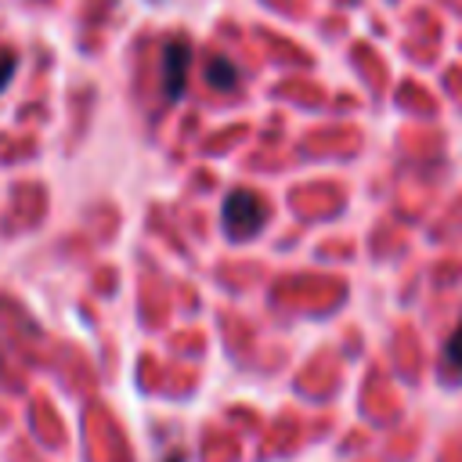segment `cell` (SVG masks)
<instances>
[{"instance_id": "obj_1", "label": "cell", "mask_w": 462, "mask_h": 462, "mask_svg": "<svg viewBox=\"0 0 462 462\" xmlns=\"http://www.w3.org/2000/svg\"><path fill=\"white\" fill-rule=\"evenodd\" d=\"M220 217H224L227 238H235V242H245L263 227V206H260V199L253 191H231L224 199Z\"/></svg>"}, {"instance_id": "obj_2", "label": "cell", "mask_w": 462, "mask_h": 462, "mask_svg": "<svg viewBox=\"0 0 462 462\" xmlns=\"http://www.w3.org/2000/svg\"><path fill=\"white\" fill-rule=\"evenodd\" d=\"M188 61H191V47L184 40H170L162 47V97L166 101H180L184 83H188Z\"/></svg>"}, {"instance_id": "obj_3", "label": "cell", "mask_w": 462, "mask_h": 462, "mask_svg": "<svg viewBox=\"0 0 462 462\" xmlns=\"http://www.w3.org/2000/svg\"><path fill=\"white\" fill-rule=\"evenodd\" d=\"M440 383H448L451 390L462 386V321H458V328L448 336V343L440 350Z\"/></svg>"}, {"instance_id": "obj_4", "label": "cell", "mask_w": 462, "mask_h": 462, "mask_svg": "<svg viewBox=\"0 0 462 462\" xmlns=\"http://www.w3.org/2000/svg\"><path fill=\"white\" fill-rule=\"evenodd\" d=\"M206 69H209V72H206V79H209L213 87H231V83L238 79V69H235L227 58H213Z\"/></svg>"}, {"instance_id": "obj_5", "label": "cell", "mask_w": 462, "mask_h": 462, "mask_svg": "<svg viewBox=\"0 0 462 462\" xmlns=\"http://www.w3.org/2000/svg\"><path fill=\"white\" fill-rule=\"evenodd\" d=\"M11 72H14V54H4V58H0V87H7Z\"/></svg>"}, {"instance_id": "obj_6", "label": "cell", "mask_w": 462, "mask_h": 462, "mask_svg": "<svg viewBox=\"0 0 462 462\" xmlns=\"http://www.w3.org/2000/svg\"><path fill=\"white\" fill-rule=\"evenodd\" d=\"M166 462H184V455H170V458H166Z\"/></svg>"}]
</instances>
